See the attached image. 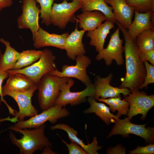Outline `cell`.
Segmentation results:
<instances>
[{
  "label": "cell",
  "instance_id": "6da1fadb",
  "mask_svg": "<svg viewBox=\"0 0 154 154\" xmlns=\"http://www.w3.org/2000/svg\"><path fill=\"white\" fill-rule=\"evenodd\" d=\"M116 23L121 31L125 41L123 50L126 73L125 77L121 79L119 88H128L131 92L139 89L143 84L146 74V68L144 62L139 57V51L135 40L131 38L126 29L118 22Z\"/></svg>",
  "mask_w": 154,
  "mask_h": 154
},
{
  "label": "cell",
  "instance_id": "7a4b0ae2",
  "mask_svg": "<svg viewBox=\"0 0 154 154\" xmlns=\"http://www.w3.org/2000/svg\"><path fill=\"white\" fill-rule=\"evenodd\" d=\"M46 125L44 124L33 129H16L9 127V129L23 135L20 139L17 138L11 131L9 137L12 143L19 149L20 154H33L36 151L42 150L47 146L51 147L52 143L45 135Z\"/></svg>",
  "mask_w": 154,
  "mask_h": 154
},
{
  "label": "cell",
  "instance_id": "3957f363",
  "mask_svg": "<svg viewBox=\"0 0 154 154\" xmlns=\"http://www.w3.org/2000/svg\"><path fill=\"white\" fill-rule=\"evenodd\" d=\"M60 77L49 73L44 76L37 84L38 98L41 110H44L55 104L61 87L69 79Z\"/></svg>",
  "mask_w": 154,
  "mask_h": 154
},
{
  "label": "cell",
  "instance_id": "277c9868",
  "mask_svg": "<svg viewBox=\"0 0 154 154\" xmlns=\"http://www.w3.org/2000/svg\"><path fill=\"white\" fill-rule=\"evenodd\" d=\"M56 59L52 51L46 48L43 50L39 60L31 65L21 69L7 71L9 75L14 73L25 75L37 85L44 76L57 69L55 62Z\"/></svg>",
  "mask_w": 154,
  "mask_h": 154
},
{
  "label": "cell",
  "instance_id": "5b68a950",
  "mask_svg": "<svg viewBox=\"0 0 154 154\" xmlns=\"http://www.w3.org/2000/svg\"><path fill=\"white\" fill-rule=\"evenodd\" d=\"M70 114L69 111L65 108L54 104L28 119L19 120L10 127L21 129H32L39 127L47 121L52 124L55 123L58 119L66 117Z\"/></svg>",
  "mask_w": 154,
  "mask_h": 154
},
{
  "label": "cell",
  "instance_id": "8992f818",
  "mask_svg": "<svg viewBox=\"0 0 154 154\" xmlns=\"http://www.w3.org/2000/svg\"><path fill=\"white\" fill-rule=\"evenodd\" d=\"M74 83V80L70 78L67 82L62 85L60 94L55 104L59 105L64 107L68 104L74 106L85 102L87 97H94L95 88L94 84L90 83L84 89L80 91L71 92L70 88Z\"/></svg>",
  "mask_w": 154,
  "mask_h": 154
},
{
  "label": "cell",
  "instance_id": "52a82bcc",
  "mask_svg": "<svg viewBox=\"0 0 154 154\" xmlns=\"http://www.w3.org/2000/svg\"><path fill=\"white\" fill-rule=\"evenodd\" d=\"M128 117L123 119H115V125L109 133L107 138L113 135H120L124 137H128L129 134H134L139 136L146 142L153 143L154 140V128L147 127L146 124L137 125L130 121Z\"/></svg>",
  "mask_w": 154,
  "mask_h": 154
},
{
  "label": "cell",
  "instance_id": "ba28073f",
  "mask_svg": "<svg viewBox=\"0 0 154 154\" xmlns=\"http://www.w3.org/2000/svg\"><path fill=\"white\" fill-rule=\"evenodd\" d=\"M75 60V65H64L62 67L61 71L56 69L49 73L60 77L75 78L86 86L92 83L86 72L87 68L91 64V60L88 56L84 55L76 56Z\"/></svg>",
  "mask_w": 154,
  "mask_h": 154
},
{
  "label": "cell",
  "instance_id": "9c48e42d",
  "mask_svg": "<svg viewBox=\"0 0 154 154\" xmlns=\"http://www.w3.org/2000/svg\"><path fill=\"white\" fill-rule=\"evenodd\" d=\"M128 95L125 96L123 100L129 104L128 117L131 119L133 116L140 114L141 119L144 120L148 111L154 106V94L147 95L145 92L136 89Z\"/></svg>",
  "mask_w": 154,
  "mask_h": 154
},
{
  "label": "cell",
  "instance_id": "30bf717a",
  "mask_svg": "<svg viewBox=\"0 0 154 154\" xmlns=\"http://www.w3.org/2000/svg\"><path fill=\"white\" fill-rule=\"evenodd\" d=\"M37 85L29 90L23 92H15L2 90L3 96H8L13 98L17 103L19 111L17 112L14 117L19 120H23L26 117H33L38 114V110L33 105L31 99Z\"/></svg>",
  "mask_w": 154,
  "mask_h": 154
},
{
  "label": "cell",
  "instance_id": "8fae6325",
  "mask_svg": "<svg viewBox=\"0 0 154 154\" xmlns=\"http://www.w3.org/2000/svg\"><path fill=\"white\" fill-rule=\"evenodd\" d=\"M63 0L60 3L53 4L51 13V24L61 29H64L74 14L82 7L80 0H73L68 2Z\"/></svg>",
  "mask_w": 154,
  "mask_h": 154
},
{
  "label": "cell",
  "instance_id": "7c38bea8",
  "mask_svg": "<svg viewBox=\"0 0 154 154\" xmlns=\"http://www.w3.org/2000/svg\"><path fill=\"white\" fill-rule=\"evenodd\" d=\"M120 29L118 28L112 35L107 47L98 52L95 59L98 60H104L107 66L111 65L113 60L118 66L123 64L124 60L122 54L124 51L123 39L120 38Z\"/></svg>",
  "mask_w": 154,
  "mask_h": 154
},
{
  "label": "cell",
  "instance_id": "4fadbf2b",
  "mask_svg": "<svg viewBox=\"0 0 154 154\" xmlns=\"http://www.w3.org/2000/svg\"><path fill=\"white\" fill-rule=\"evenodd\" d=\"M22 13L17 20L19 29H29L33 36L40 28L39 25L40 9L36 0H23Z\"/></svg>",
  "mask_w": 154,
  "mask_h": 154
},
{
  "label": "cell",
  "instance_id": "5bb4252c",
  "mask_svg": "<svg viewBox=\"0 0 154 154\" xmlns=\"http://www.w3.org/2000/svg\"><path fill=\"white\" fill-rule=\"evenodd\" d=\"M113 77L112 73H110L105 78L97 76L94 84L95 88L94 98L96 100L98 98L106 99L113 98L120 96L121 94L124 96L128 95L130 90L127 88H121L113 87L110 85Z\"/></svg>",
  "mask_w": 154,
  "mask_h": 154
},
{
  "label": "cell",
  "instance_id": "9a60e30c",
  "mask_svg": "<svg viewBox=\"0 0 154 154\" xmlns=\"http://www.w3.org/2000/svg\"><path fill=\"white\" fill-rule=\"evenodd\" d=\"M69 35L68 32L60 35L50 33L40 28L33 37V45L36 48L50 46L64 50L66 40Z\"/></svg>",
  "mask_w": 154,
  "mask_h": 154
},
{
  "label": "cell",
  "instance_id": "2e32d148",
  "mask_svg": "<svg viewBox=\"0 0 154 154\" xmlns=\"http://www.w3.org/2000/svg\"><path fill=\"white\" fill-rule=\"evenodd\" d=\"M134 12V19L127 31L131 38L135 40L137 36L145 30L154 29V12L139 13L135 10Z\"/></svg>",
  "mask_w": 154,
  "mask_h": 154
},
{
  "label": "cell",
  "instance_id": "e0dca14e",
  "mask_svg": "<svg viewBox=\"0 0 154 154\" xmlns=\"http://www.w3.org/2000/svg\"><path fill=\"white\" fill-rule=\"evenodd\" d=\"M111 6L116 21L127 30L131 24L135 9L125 0H104Z\"/></svg>",
  "mask_w": 154,
  "mask_h": 154
},
{
  "label": "cell",
  "instance_id": "ac0fdd59",
  "mask_svg": "<svg viewBox=\"0 0 154 154\" xmlns=\"http://www.w3.org/2000/svg\"><path fill=\"white\" fill-rule=\"evenodd\" d=\"M86 31L79 30L76 27L67 37L66 41L65 50L68 58L75 60L76 56L84 55L86 52L82 38Z\"/></svg>",
  "mask_w": 154,
  "mask_h": 154
},
{
  "label": "cell",
  "instance_id": "d6986e66",
  "mask_svg": "<svg viewBox=\"0 0 154 154\" xmlns=\"http://www.w3.org/2000/svg\"><path fill=\"white\" fill-rule=\"evenodd\" d=\"M50 128L52 131L59 129L66 131L70 141L75 142L79 145L87 154H98L97 151L103 147L98 145L96 137H94L91 143L86 144L82 140L78 137L77 131L67 124H57L51 126Z\"/></svg>",
  "mask_w": 154,
  "mask_h": 154
},
{
  "label": "cell",
  "instance_id": "ffe728a7",
  "mask_svg": "<svg viewBox=\"0 0 154 154\" xmlns=\"http://www.w3.org/2000/svg\"><path fill=\"white\" fill-rule=\"evenodd\" d=\"M114 23L110 20H107L95 29L88 31L87 36L90 39L89 44L94 46L97 52L104 48L106 39L110 30L114 27Z\"/></svg>",
  "mask_w": 154,
  "mask_h": 154
},
{
  "label": "cell",
  "instance_id": "44dd1931",
  "mask_svg": "<svg viewBox=\"0 0 154 154\" xmlns=\"http://www.w3.org/2000/svg\"><path fill=\"white\" fill-rule=\"evenodd\" d=\"M74 18L79 27L85 31H93L99 26L102 22L107 20L101 12L98 11H85Z\"/></svg>",
  "mask_w": 154,
  "mask_h": 154
},
{
  "label": "cell",
  "instance_id": "7402d4cb",
  "mask_svg": "<svg viewBox=\"0 0 154 154\" xmlns=\"http://www.w3.org/2000/svg\"><path fill=\"white\" fill-rule=\"evenodd\" d=\"M37 85L25 75L14 73L9 75L2 90L15 92H23L29 90Z\"/></svg>",
  "mask_w": 154,
  "mask_h": 154
},
{
  "label": "cell",
  "instance_id": "603a6c76",
  "mask_svg": "<svg viewBox=\"0 0 154 154\" xmlns=\"http://www.w3.org/2000/svg\"><path fill=\"white\" fill-rule=\"evenodd\" d=\"M94 97H88L87 100L90 106L85 110L84 114L94 113L99 117L107 125L115 122V119L119 118L116 115L112 114L110 109L104 103L97 102Z\"/></svg>",
  "mask_w": 154,
  "mask_h": 154
},
{
  "label": "cell",
  "instance_id": "cb8c5ba5",
  "mask_svg": "<svg viewBox=\"0 0 154 154\" xmlns=\"http://www.w3.org/2000/svg\"><path fill=\"white\" fill-rule=\"evenodd\" d=\"M82 12L98 11L102 13L107 20H110L114 23L116 21L111 7L109 6L104 0H80Z\"/></svg>",
  "mask_w": 154,
  "mask_h": 154
},
{
  "label": "cell",
  "instance_id": "d4e9b609",
  "mask_svg": "<svg viewBox=\"0 0 154 154\" xmlns=\"http://www.w3.org/2000/svg\"><path fill=\"white\" fill-rule=\"evenodd\" d=\"M0 42L4 44L6 47L1 58L0 70L7 71L12 69L19 57L20 52L12 47L8 41L1 38H0Z\"/></svg>",
  "mask_w": 154,
  "mask_h": 154
},
{
  "label": "cell",
  "instance_id": "484cf974",
  "mask_svg": "<svg viewBox=\"0 0 154 154\" xmlns=\"http://www.w3.org/2000/svg\"><path fill=\"white\" fill-rule=\"evenodd\" d=\"M42 52V50L32 49L23 51L12 69H21L31 65L39 60Z\"/></svg>",
  "mask_w": 154,
  "mask_h": 154
},
{
  "label": "cell",
  "instance_id": "4316f807",
  "mask_svg": "<svg viewBox=\"0 0 154 154\" xmlns=\"http://www.w3.org/2000/svg\"><path fill=\"white\" fill-rule=\"evenodd\" d=\"M135 42L140 52L145 53L154 49V29L145 30L137 37Z\"/></svg>",
  "mask_w": 154,
  "mask_h": 154
},
{
  "label": "cell",
  "instance_id": "83f0119b",
  "mask_svg": "<svg viewBox=\"0 0 154 154\" xmlns=\"http://www.w3.org/2000/svg\"><path fill=\"white\" fill-rule=\"evenodd\" d=\"M97 100L105 103L108 105L110 109L112 112H115L117 110L118 112L116 115L118 118L120 117L122 115H125L127 114L129 104L124 100H121L120 96L108 99L98 98Z\"/></svg>",
  "mask_w": 154,
  "mask_h": 154
},
{
  "label": "cell",
  "instance_id": "f1b7e54d",
  "mask_svg": "<svg viewBox=\"0 0 154 154\" xmlns=\"http://www.w3.org/2000/svg\"><path fill=\"white\" fill-rule=\"evenodd\" d=\"M54 0H36L40 6L41 23L48 26L51 24L50 16L52 7Z\"/></svg>",
  "mask_w": 154,
  "mask_h": 154
},
{
  "label": "cell",
  "instance_id": "f546056e",
  "mask_svg": "<svg viewBox=\"0 0 154 154\" xmlns=\"http://www.w3.org/2000/svg\"><path fill=\"white\" fill-rule=\"evenodd\" d=\"M127 4L139 13L154 12V0H125Z\"/></svg>",
  "mask_w": 154,
  "mask_h": 154
},
{
  "label": "cell",
  "instance_id": "4dcf8cb0",
  "mask_svg": "<svg viewBox=\"0 0 154 154\" xmlns=\"http://www.w3.org/2000/svg\"><path fill=\"white\" fill-rule=\"evenodd\" d=\"M144 63L146 69V74L143 84L139 89L147 87L148 85L154 82V65L149 63L147 61Z\"/></svg>",
  "mask_w": 154,
  "mask_h": 154
},
{
  "label": "cell",
  "instance_id": "1f68e13d",
  "mask_svg": "<svg viewBox=\"0 0 154 154\" xmlns=\"http://www.w3.org/2000/svg\"><path fill=\"white\" fill-rule=\"evenodd\" d=\"M62 142L67 147L69 154H87L84 149L78 144L72 141L70 143L62 139Z\"/></svg>",
  "mask_w": 154,
  "mask_h": 154
},
{
  "label": "cell",
  "instance_id": "d6a6232c",
  "mask_svg": "<svg viewBox=\"0 0 154 154\" xmlns=\"http://www.w3.org/2000/svg\"><path fill=\"white\" fill-rule=\"evenodd\" d=\"M128 152L130 154H153L154 153V144L151 143L145 146H138L135 149Z\"/></svg>",
  "mask_w": 154,
  "mask_h": 154
},
{
  "label": "cell",
  "instance_id": "836d02e7",
  "mask_svg": "<svg viewBox=\"0 0 154 154\" xmlns=\"http://www.w3.org/2000/svg\"><path fill=\"white\" fill-rule=\"evenodd\" d=\"M139 56L143 62L149 61L151 64L154 65V49L145 53L139 51Z\"/></svg>",
  "mask_w": 154,
  "mask_h": 154
},
{
  "label": "cell",
  "instance_id": "e575fe53",
  "mask_svg": "<svg viewBox=\"0 0 154 154\" xmlns=\"http://www.w3.org/2000/svg\"><path fill=\"white\" fill-rule=\"evenodd\" d=\"M9 76V74L7 71L0 70V96L1 100L2 102L5 104L8 108H9L10 106L3 98L2 93V84L3 81L8 77Z\"/></svg>",
  "mask_w": 154,
  "mask_h": 154
},
{
  "label": "cell",
  "instance_id": "d590c367",
  "mask_svg": "<svg viewBox=\"0 0 154 154\" xmlns=\"http://www.w3.org/2000/svg\"><path fill=\"white\" fill-rule=\"evenodd\" d=\"M126 149L121 145H118L115 147L108 148L107 151V154H125Z\"/></svg>",
  "mask_w": 154,
  "mask_h": 154
},
{
  "label": "cell",
  "instance_id": "8d00e7d4",
  "mask_svg": "<svg viewBox=\"0 0 154 154\" xmlns=\"http://www.w3.org/2000/svg\"><path fill=\"white\" fill-rule=\"evenodd\" d=\"M13 0H0V8L2 9L11 6L12 4Z\"/></svg>",
  "mask_w": 154,
  "mask_h": 154
},
{
  "label": "cell",
  "instance_id": "74e56055",
  "mask_svg": "<svg viewBox=\"0 0 154 154\" xmlns=\"http://www.w3.org/2000/svg\"><path fill=\"white\" fill-rule=\"evenodd\" d=\"M42 151L41 152L42 154H56L57 153L53 151L51 147L47 146L45 147L42 149Z\"/></svg>",
  "mask_w": 154,
  "mask_h": 154
},
{
  "label": "cell",
  "instance_id": "f35d334b",
  "mask_svg": "<svg viewBox=\"0 0 154 154\" xmlns=\"http://www.w3.org/2000/svg\"><path fill=\"white\" fill-rule=\"evenodd\" d=\"M2 54L0 48V62L1 60V58L2 57Z\"/></svg>",
  "mask_w": 154,
  "mask_h": 154
},
{
  "label": "cell",
  "instance_id": "ab89813d",
  "mask_svg": "<svg viewBox=\"0 0 154 154\" xmlns=\"http://www.w3.org/2000/svg\"><path fill=\"white\" fill-rule=\"evenodd\" d=\"M1 96H0V106H1Z\"/></svg>",
  "mask_w": 154,
  "mask_h": 154
},
{
  "label": "cell",
  "instance_id": "60d3db41",
  "mask_svg": "<svg viewBox=\"0 0 154 154\" xmlns=\"http://www.w3.org/2000/svg\"><path fill=\"white\" fill-rule=\"evenodd\" d=\"M2 9H1V8H0V11Z\"/></svg>",
  "mask_w": 154,
  "mask_h": 154
},
{
  "label": "cell",
  "instance_id": "b9f144b4",
  "mask_svg": "<svg viewBox=\"0 0 154 154\" xmlns=\"http://www.w3.org/2000/svg\"></svg>",
  "mask_w": 154,
  "mask_h": 154
}]
</instances>
